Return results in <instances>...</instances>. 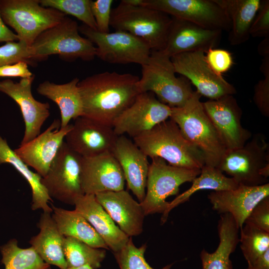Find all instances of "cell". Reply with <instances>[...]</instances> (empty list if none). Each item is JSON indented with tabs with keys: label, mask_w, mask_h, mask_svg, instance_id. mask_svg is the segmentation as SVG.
Masks as SVG:
<instances>
[{
	"label": "cell",
	"mask_w": 269,
	"mask_h": 269,
	"mask_svg": "<svg viewBox=\"0 0 269 269\" xmlns=\"http://www.w3.org/2000/svg\"><path fill=\"white\" fill-rule=\"evenodd\" d=\"M139 79L130 73L105 71L79 81L83 116L113 127L116 119L140 93Z\"/></svg>",
	"instance_id": "6da1fadb"
},
{
	"label": "cell",
	"mask_w": 269,
	"mask_h": 269,
	"mask_svg": "<svg viewBox=\"0 0 269 269\" xmlns=\"http://www.w3.org/2000/svg\"><path fill=\"white\" fill-rule=\"evenodd\" d=\"M133 139L147 157L162 158L172 166L201 169L205 165L202 153L185 139L177 124L170 119Z\"/></svg>",
	"instance_id": "7a4b0ae2"
},
{
	"label": "cell",
	"mask_w": 269,
	"mask_h": 269,
	"mask_svg": "<svg viewBox=\"0 0 269 269\" xmlns=\"http://www.w3.org/2000/svg\"><path fill=\"white\" fill-rule=\"evenodd\" d=\"M201 97L194 91L183 106L171 108L169 118L185 139L202 153L205 165L217 168L227 149L204 109Z\"/></svg>",
	"instance_id": "3957f363"
},
{
	"label": "cell",
	"mask_w": 269,
	"mask_h": 269,
	"mask_svg": "<svg viewBox=\"0 0 269 269\" xmlns=\"http://www.w3.org/2000/svg\"><path fill=\"white\" fill-rule=\"evenodd\" d=\"M141 66L137 86L140 93L150 92L170 108L183 106L191 97L190 82L177 77L171 58L160 51H151L147 63Z\"/></svg>",
	"instance_id": "277c9868"
},
{
	"label": "cell",
	"mask_w": 269,
	"mask_h": 269,
	"mask_svg": "<svg viewBox=\"0 0 269 269\" xmlns=\"http://www.w3.org/2000/svg\"><path fill=\"white\" fill-rule=\"evenodd\" d=\"M172 17L142 5L133 6L122 1L112 9L110 26L141 39L151 50L161 51L165 46Z\"/></svg>",
	"instance_id": "5b68a950"
},
{
	"label": "cell",
	"mask_w": 269,
	"mask_h": 269,
	"mask_svg": "<svg viewBox=\"0 0 269 269\" xmlns=\"http://www.w3.org/2000/svg\"><path fill=\"white\" fill-rule=\"evenodd\" d=\"M33 60H45L58 55L63 60L77 59L89 61L96 56V48L86 37H82L77 22L67 16L59 23L41 33L30 46Z\"/></svg>",
	"instance_id": "8992f818"
},
{
	"label": "cell",
	"mask_w": 269,
	"mask_h": 269,
	"mask_svg": "<svg viewBox=\"0 0 269 269\" xmlns=\"http://www.w3.org/2000/svg\"><path fill=\"white\" fill-rule=\"evenodd\" d=\"M0 12L5 24L16 32L19 41L29 46L41 33L66 16L58 10L42 6L39 0H0Z\"/></svg>",
	"instance_id": "52a82bcc"
},
{
	"label": "cell",
	"mask_w": 269,
	"mask_h": 269,
	"mask_svg": "<svg viewBox=\"0 0 269 269\" xmlns=\"http://www.w3.org/2000/svg\"><path fill=\"white\" fill-rule=\"evenodd\" d=\"M269 165V144L261 134H254L243 147L227 150L217 167L239 185L259 186L269 183L261 175Z\"/></svg>",
	"instance_id": "ba28073f"
},
{
	"label": "cell",
	"mask_w": 269,
	"mask_h": 269,
	"mask_svg": "<svg viewBox=\"0 0 269 269\" xmlns=\"http://www.w3.org/2000/svg\"><path fill=\"white\" fill-rule=\"evenodd\" d=\"M146 182V192L140 203L145 216L163 214L166 209L169 196L177 195L179 187L191 182L201 172V169H188L167 164L159 157L151 158Z\"/></svg>",
	"instance_id": "9c48e42d"
},
{
	"label": "cell",
	"mask_w": 269,
	"mask_h": 269,
	"mask_svg": "<svg viewBox=\"0 0 269 269\" xmlns=\"http://www.w3.org/2000/svg\"><path fill=\"white\" fill-rule=\"evenodd\" d=\"M79 32L96 46V56L112 64H146L151 53L148 45L141 39L124 31L101 33L83 24Z\"/></svg>",
	"instance_id": "30bf717a"
},
{
	"label": "cell",
	"mask_w": 269,
	"mask_h": 269,
	"mask_svg": "<svg viewBox=\"0 0 269 269\" xmlns=\"http://www.w3.org/2000/svg\"><path fill=\"white\" fill-rule=\"evenodd\" d=\"M82 157L70 149L65 141L41 183L49 196L62 203L74 205L84 195L81 184Z\"/></svg>",
	"instance_id": "8fae6325"
},
{
	"label": "cell",
	"mask_w": 269,
	"mask_h": 269,
	"mask_svg": "<svg viewBox=\"0 0 269 269\" xmlns=\"http://www.w3.org/2000/svg\"><path fill=\"white\" fill-rule=\"evenodd\" d=\"M176 73L187 79L201 96L216 100L237 93L235 87L209 65L203 51L185 52L171 57Z\"/></svg>",
	"instance_id": "7c38bea8"
},
{
	"label": "cell",
	"mask_w": 269,
	"mask_h": 269,
	"mask_svg": "<svg viewBox=\"0 0 269 269\" xmlns=\"http://www.w3.org/2000/svg\"><path fill=\"white\" fill-rule=\"evenodd\" d=\"M141 5L205 28L229 31L230 20L215 0H143Z\"/></svg>",
	"instance_id": "4fadbf2b"
},
{
	"label": "cell",
	"mask_w": 269,
	"mask_h": 269,
	"mask_svg": "<svg viewBox=\"0 0 269 269\" xmlns=\"http://www.w3.org/2000/svg\"><path fill=\"white\" fill-rule=\"evenodd\" d=\"M171 108L159 101L154 94L140 93L133 103L114 121L113 130L118 135L133 138L170 118Z\"/></svg>",
	"instance_id": "5bb4252c"
},
{
	"label": "cell",
	"mask_w": 269,
	"mask_h": 269,
	"mask_svg": "<svg viewBox=\"0 0 269 269\" xmlns=\"http://www.w3.org/2000/svg\"><path fill=\"white\" fill-rule=\"evenodd\" d=\"M204 109L227 150L243 147L251 133L241 124L242 110L233 95L202 102Z\"/></svg>",
	"instance_id": "9a60e30c"
},
{
	"label": "cell",
	"mask_w": 269,
	"mask_h": 269,
	"mask_svg": "<svg viewBox=\"0 0 269 269\" xmlns=\"http://www.w3.org/2000/svg\"><path fill=\"white\" fill-rule=\"evenodd\" d=\"M35 75L21 78L18 82L10 79L0 81V92L13 100L19 106L25 124V131L20 145L34 139L40 134L45 121L50 116V105L33 97L32 84Z\"/></svg>",
	"instance_id": "2e32d148"
},
{
	"label": "cell",
	"mask_w": 269,
	"mask_h": 269,
	"mask_svg": "<svg viewBox=\"0 0 269 269\" xmlns=\"http://www.w3.org/2000/svg\"><path fill=\"white\" fill-rule=\"evenodd\" d=\"M118 136L113 127L81 116L75 120L64 141L73 151L88 158L112 152Z\"/></svg>",
	"instance_id": "e0dca14e"
},
{
	"label": "cell",
	"mask_w": 269,
	"mask_h": 269,
	"mask_svg": "<svg viewBox=\"0 0 269 269\" xmlns=\"http://www.w3.org/2000/svg\"><path fill=\"white\" fill-rule=\"evenodd\" d=\"M60 126V120H54L42 133L14 149L17 155L42 177L47 174L73 124L64 128Z\"/></svg>",
	"instance_id": "ac0fdd59"
},
{
	"label": "cell",
	"mask_w": 269,
	"mask_h": 269,
	"mask_svg": "<svg viewBox=\"0 0 269 269\" xmlns=\"http://www.w3.org/2000/svg\"><path fill=\"white\" fill-rule=\"evenodd\" d=\"M81 184L84 194L124 190L125 179L121 167L112 152L82 158Z\"/></svg>",
	"instance_id": "d6986e66"
},
{
	"label": "cell",
	"mask_w": 269,
	"mask_h": 269,
	"mask_svg": "<svg viewBox=\"0 0 269 269\" xmlns=\"http://www.w3.org/2000/svg\"><path fill=\"white\" fill-rule=\"evenodd\" d=\"M222 31L204 28L172 17L164 48L160 51L171 57L178 54L195 51L205 53L219 43Z\"/></svg>",
	"instance_id": "ffe728a7"
},
{
	"label": "cell",
	"mask_w": 269,
	"mask_h": 269,
	"mask_svg": "<svg viewBox=\"0 0 269 269\" xmlns=\"http://www.w3.org/2000/svg\"><path fill=\"white\" fill-rule=\"evenodd\" d=\"M269 196V183L249 186L239 185L234 189L212 191L208 198L212 208L220 214L229 213L240 229L255 206Z\"/></svg>",
	"instance_id": "44dd1931"
},
{
	"label": "cell",
	"mask_w": 269,
	"mask_h": 269,
	"mask_svg": "<svg viewBox=\"0 0 269 269\" xmlns=\"http://www.w3.org/2000/svg\"><path fill=\"white\" fill-rule=\"evenodd\" d=\"M112 153L121 167L128 188L141 202L145 196L148 157L125 135L118 136Z\"/></svg>",
	"instance_id": "7402d4cb"
},
{
	"label": "cell",
	"mask_w": 269,
	"mask_h": 269,
	"mask_svg": "<svg viewBox=\"0 0 269 269\" xmlns=\"http://www.w3.org/2000/svg\"><path fill=\"white\" fill-rule=\"evenodd\" d=\"M95 197L120 229L129 237L137 236L142 232L145 215L140 203L128 191L103 192L97 193Z\"/></svg>",
	"instance_id": "603a6c76"
},
{
	"label": "cell",
	"mask_w": 269,
	"mask_h": 269,
	"mask_svg": "<svg viewBox=\"0 0 269 269\" xmlns=\"http://www.w3.org/2000/svg\"><path fill=\"white\" fill-rule=\"evenodd\" d=\"M74 205L75 210L88 221L113 253L120 250L128 243L130 237L115 224L95 195L84 194L76 199Z\"/></svg>",
	"instance_id": "cb8c5ba5"
},
{
	"label": "cell",
	"mask_w": 269,
	"mask_h": 269,
	"mask_svg": "<svg viewBox=\"0 0 269 269\" xmlns=\"http://www.w3.org/2000/svg\"><path fill=\"white\" fill-rule=\"evenodd\" d=\"M80 80L76 77L68 83L57 84L46 80L40 83L37 92L51 100L58 106L61 115L60 128L69 124L72 119L83 116L82 101L78 84Z\"/></svg>",
	"instance_id": "d4e9b609"
},
{
	"label": "cell",
	"mask_w": 269,
	"mask_h": 269,
	"mask_svg": "<svg viewBox=\"0 0 269 269\" xmlns=\"http://www.w3.org/2000/svg\"><path fill=\"white\" fill-rule=\"evenodd\" d=\"M51 213L43 212L41 214L37 223L40 232L31 238L29 244L45 263L66 269L67 265L63 250L65 237L59 232Z\"/></svg>",
	"instance_id": "484cf974"
},
{
	"label": "cell",
	"mask_w": 269,
	"mask_h": 269,
	"mask_svg": "<svg viewBox=\"0 0 269 269\" xmlns=\"http://www.w3.org/2000/svg\"><path fill=\"white\" fill-rule=\"evenodd\" d=\"M219 244L216 250L209 253L203 249L200 254L202 269H233L231 255L239 243V228L229 213L221 214L218 221Z\"/></svg>",
	"instance_id": "4316f807"
},
{
	"label": "cell",
	"mask_w": 269,
	"mask_h": 269,
	"mask_svg": "<svg viewBox=\"0 0 269 269\" xmlns=\"http://www.w3.org/2000/svg\"><path fill=\"white\" fill-rule=\"evenodd\" d=\"M224 10L231 24L229 41L239 45L249 38L250 30L259 9L261 0H215Z\"/></svg>",
	"instance_id": "83f0119b"
},
{
	"label": "cell",
	"mask_w": 269,
	"mask_h": 269,
	"mask_svg": "<svg viewBox=\"0 0 269 269\" xmlns=\"http://www.w3.org/2000/svg\"><path fill=\"white\" fill-rule=\"evenodd\" d=\"M52 217L60 234L79 240L90 246L109 250L88 221L76 210L57 207L51 203Z\"/></svg>",
	"instance_id": "f1b7e54d"
},
{
	"label": "cell",
	"mask_w": 269,
	"mask_h": 269,
	"mask_svg": "<svg viewBox=\"0 0 269 269\" xmlns=\"http://www.w3.org/2000/svg\"><path fill=\"white\" fill-rule=\"evenodd\" d=\"M3 163L11 165L29 184L32 191V210L42 209L43 212L52 213L48 203L53 200L41 183L42 177L30 170L0 135V164Z\"/></svg>",
	"instance_id": "f546056e"
},
{
	"label": "cell",
	"mask_w": 269,
	"mask_h": 269,
	"mask_svg": "<svg viewBox=\"0 0 269 269\" xmlns=\"http://www.w3.org/2000/svg\"><path fill=\"white\" fill-rule=\"evenodd\" d=\"M191 182L192 185L189 189L177 196L171 202H168L166 209L161 218L162 224L166 221L172 209L188 201L190 197L198 191L226 190L236 188L239 186L233 179L226 176L218 168L205 165L201 168L200 174Z\"/></svg>",
	"instance_id": "4dcf8cb0"
},
{
	"label": "cell",
	"mask_w": 269,
	"mask_h": 269,
	"mask_svg": "<svg viewBox=\"0 0 269 269\" xmlns=\"http://www.w3.org/2000/svg\"><path fill=\"white\" fill-rule=\"evenodd\" d=\"M63 250L67 268L88 265L97 269L101 267L106 254L104 249L92 247L70 237H64Z\"/></svg>",
	"instance_id": "1f68e13d"
},
{
	"label": "cell",
	"mask_w": 269,
	"mask_h": 269,
	"mask_svg": "<svg viewBox=\"0 0 269 269\" xmlns=\"http://www.w3.org/2000/svg\"><path fill=\"white\" fill-rule=\"evenodd\" d=\"M0 251L1 263L5 269H51L50 265L45 263L32 247L19 248L15 239L1 246Z\"/></svg>",
	"instance_id": "d6a6232c"
},
{
	"label": "cell",
	"mask_w": 269,
	"mask_h": 269,
	"mask_svg": "<svg viewBox=\"0 0 269 269\" xmlns=\"http://www.w3.org/2000/svg\"><path fill=\"white\" fill-rule=\"evenodd\" d=\"M240 230V248L248 267L269 249V233L246 222Z\"/></svg>",
	"instance_id": "836d02e7"
},
{
	"label": "cell",
	"mask_w": 269,
	"mask_h": 269,
	"mask_svg": "<svg viewBox=\"0 0 269 269\" xmlns=\"http://www.w3.org/2000/svg\"><path fill=\"white\" fill-rule=\"evenodd\" d=\"M92 0H39L45 7L55 9L77 18L84 24L97 30V25L91 9Z\"/></svg>",
	"instance_id": "e575fe53"
},
{
	"label": "cell",
	"mask_w": 269,
	"mask_h": 269,
	"mask_svg": "<svg viewBox=\"0 0 269 269\" xmlns=\"http://www.w3.org/2000/svg\"><path fill=\"white\" fill-rule=\"evenodd\" d=\"M146 249V244L140 247H136L131 237L124 247L114 253L120 269H155L152 268L144 258ZM173 264L167 265L160 269H170Z\"/></svg>",
	"instance_id": "d590c367"
},
{
	"label": "cell",
	"mask_w": 269,
	"mask_h": 269,
	"mask_svg": "<svg viewBox=\"0 0 269 269\" xmlns=\"http://www.w3.org/2000/svg\"><path fill=\"white\" fill-rule=\"evenodd\" d=\"M33 60L30 46L22 41L8 42L0 46V67L20 61L31 64Z\"/></svg>",
	"instance_id": "8d00e7d4"
},
{
	"label": "cell",
	"mask_w": 269,
	"mask_h": 269,
	"mask_svg": "<svg viewBox=\"0 0 269 269\" xmlns=\"http://www.w3.org/2000/svg\"><path fill=\"white\" fill-rule=\"evenodd\" d=\"M112 0H92L91 9L97 25V31L101 33L110 32V23Z\"/></svg>",
	"instance_id": "74e56055"
},
{
	"label": "cell",
	"mask_w": 269,
	"mask_h": 269,
	"mask_svg": "<svg viewBox=\"0 0 269 269\" xmlns=\"http://www.w3.org/2000/svg\"><path fill=\"white\" fill-rule=\"evenodd\" d=\"M206 60L211 69L219 75L227 72L232 66V54L228 50L211 48L205 53Z\"/></svg>",
	"instance_id": "f35d334b"
},
{
	"label": "cell",
	"mask_w": 269,
	"mask_h": 269,
	"mask_svg": "<svg viewBox=\"0 0 269 269\" xmlns=\"http://www.w3.org/2000/svg\"><path fill=\"white\" fill-rule=\"evenodd\" d=\"M250 35L254 37L269 36V0H261L259 9L250 30Z\"/></svg>",
	"instance_id": "ab89813d"
},
{
	"label": "cell",
	"mask_w": 269,
	"mask_h": 269,
	"mask_svg": "<svg viewBox=\"0 0 269 269\" xmlns=\"http://www.w3.org/2000/svg\"><path fill=\"white\" fill-rule=\"evenodd\" d=\"M245 222L269 233V196L264 198L255 206Z\"/></svg>",
	"instance_id": "60d3db41"
},
{
	"label": "cell",
	"mask_w": 269,
	"mask_h": 269,
	"mask_svg": "<svg viewBox=\"0 0 269 269\" xmlns=\"http://www.w3.org/2000/svg\"><path fill=\"white\" fill-rule=\"evenodd\" d=\"M259 80L254 90L253 101L261 114L269 117V74Z\"/></svg>",
	"instance_id": "b9f144b4"
},
{
	"label": "cell",
	"mask_w": 269,
	"mask_h": 269,
	"mask_svg": "<svg viewBox=\"0 0 269 269\" xmlns=\"http://www.w3.org/2000/svg\"><path fill=\"white\" fill-rule=\"evenodd\" d=\"M28 63L20 61L11 64L0 67V78L20 77L26 78L32 77L33 74L29 70Z\"/></svg>",
	"instance_id": "7bdbcfd3"
},
{
	"label": "cell",
	"mask_w": 269,
	"mask_h": 269,
	"mask_svg": "<svg viewBox=\"0 0 269 269\" xmlns=\"http://www.w3.org/2000/svg\"><path fill=\"white\" fill-rule=\"evenodd\" d=\"M19 41L18 36L11 31L4 22L0 12V42Z\"/></svg>",
	"instance_id": "ee69618b"
},
{
	"label": "cell",
	"mask_w": 269,
	"mask_h": 269,
	"mask_svg": "<svg viewBox=\"0 0 269 269\" xmlns=\"http://www.w3.org/2000/svg\"><path fill=\"white\" fill-rule=\"evenodd\" d=\"M246 269H269V249L259 257Z\"/></svg>",
	"instance_id": "f6af8a7d"
},
{
	"label": "cell",
	"mask_w": 269,
	"mask_h": 269,
	"mask_svg": "<svg viewBox=\"0 0 269 269\" xmlns=\"http://www.w3.org/2000/svg\"><path fill=\"white\" fill-rule=\"evenodd\" d=\"M258 51L263 57L269 56V36L265 37L259 44Z\"/></svg>",
	"instance_id": "bcb514c9"
},
{
	"label": "cell",
	"mask_w": 269,
	"mask_h": 269,
	"mask_svg": "<svg viewBox=\"0 0 269 269\" xmlns=\"http://www.w3.org/2000/svg\"><path fill=\"white\" fill-rule=\"evenodd\" d=\"M122 2L133 6L141 5L143 0H123Z\"/></svg>",
	"instance_id": "7dc6e473"
},
{
	"label": "cell",
	"mask_w": 269,
	"mask_h": 269,
	"mask_svg": "<svg viewBox=\"0 0 269 269\" xmlns=\"http://www.w3.org/2000/svg\"><path fill=\"white\" fill-rule=\"evenodd\" d=\"M66 269H93L91 266L88 265H84L76 268H69Z\"/></svg>",
	"instance_id": "c3c4849f"
},
{
	"label": "cell",
	"mask_w": 269,
	"mask_h": 269,
	"mask_svg": "<svg viewBox=\"0 0 269 269\" xmlns=\"http://www.w3.org/2000/svg\"></svg>",
	"instance_id": "681fc988"
}]
</instances>
